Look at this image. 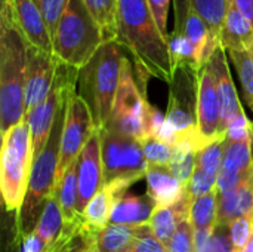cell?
<instances>
[{
    "instance_id": "30bf717a",
    "label": "cell",
    "mask_w": 253,
    "mask_h": 252,
    "mask_svg": "<svg viewBox=\"0 0 253 252\" xmlns=\"http://www.w3.org/2000/svg\"><path fill=\"white\" fill-rule=\"evenodd\" d=\"M77 79H79V70L59 61L55 82L52 85L49 95L39 107H36L30 114H27L25 120L28 122L31 131L33 160L43 150L50 135L59 107L67 101L68 95L76 91Z\"/></svg>"
},
{
    "instance_id": "8d00e7d4",
    "label": "cell",
    "mask_w": 253,
    "mask_h": 252,
    "mask_svg": "<svg viewBox=\"0 0 253 252\" xmlns=\"http://www.w3.org/2000/svg\"><path fill=\"white\" fill-rule=\"evenodd\" d=\"M95 230H90L82 224L80 230L59 252H96L95 248Z\"/></svg>"
},
{
    "instance_id": "4fadbf2b",
    "label": "cell",
    "mask_w": 253,
    "mask_h": 252,
    "mask_svg": "<svg viewBox=\"0 0 253 252\" xmlns=\"http://www.w3.org/2000/svg\"><path fill=\"white\" fill-rule=\"evenodd\" d=\"M59 59L49 52L28 46V64L25 80V117L49 95L55 82Z\"/></svg>"
},
{
    "instance_id": "cb8c5ba5",
    "label": "cell",
    "mask_w": 253,
    "mask_h": 252,
    "mask_svg": "<svg viewBox=\"0 0 253 252\" xmlns=\"http://www.w3.org/2000/svg\"><path fill=\"white\" fill-rule=\"evenodd\" d=\"M117 195L110 189L108 186H104L87 203L86 209L82 214L83 224L89 227L90 230L99 232L105 226L110 224L111 211L114 206V202L117 201Z\"/></svg>"
},
{
    "instance_id": "603a6c76",
    "label": "cell",
    "mask_w": 253,
    "mask_h": 252,
    "mask_svg": "<svg viewBox=\"0 0 253 252\" xmlns=\"http://www.w3.org/2000/svg\"><path fill=\"white\" fill-rule=\"evenodd\" d=\"M246 215H253V178L234 193L219 198L216 224L230 226Z\"/></svg>"
},
{
    "instance_id": "5b68a950",
    "label": "cell",
    "mask_w": 253,
    "mask_h": 252,
    "mask_svg": "<svg viewBox=\"0 0 253 252\" xmlns=\"http://www.w3.org/2000/svg\"><path fill=\"white\" fill-rule=\"evenodd\" d=\"M165 119L141 92L135 79L133 64L126 58L113 111L104 129L133 137L142 143L147 138L157 137Z\"/></svg>"
},
{
    "instance_id": "7c38bea8",
    "label": "cell",
    "mask_w": 253,
    "mask_h": 252,
    "mask_svg": "<svg viewBox=\"0 0 253 252\" xmlns=\"http://www.w3.org/2000/svg\"><path fill=\"white\" fill-rule=\"evenodd\" d=\"M0 15L6 16L16 27L28 46L53 53L50 33L33 0L1 1Z\"/></svg>"
},
{
    "instance_id": "4dcf8cb0",
    "label": "cell",
    "mask_w": 253,
    "mask_h": 252,
    "mask_svg": "<svg viewBox=\"0 0 253 252\" xmlns=\"http://www.w3.org/2000/svg\"><path fill=\"white\" fill-rule=\"evenodd\" d=\"M142 150L148 165L157 166H169L172 159L173 144L166 143L157 137H151L142 141Z\"/></svg>"
},
{
    "instance_id": "5bb4252c",
    "label": "cell",
    "mask_w": 253,
    "mask_h": 252,
    "mask_svg": "<svg viewBox=\"0 0 253 252\" xmlns=\"http://www.w3.org/2000/svg\"><path fill=\"white\" fill-rule=\"evenodd\" d=\"M79 178V203L77 212L82 217L92 198L104 187L102 172V151H101V131L96 129L77 160Z\"/></svg>"
},
{
    "instance_id": "ac0fdd59",
    "label": "cell",
    "mask_w": 253,
    "mask_h": 252,
    "mask_svg": "<svg viewBox=\"0 0 253 252\" xmlns=\"http://www.w3.org/2000/svg\"><path fill=\"white\" fill-rule=\"evenodd\" d=\"M147 195L159 206H170L179 202L187 189L170 174L169 166L148 165L147 168Z\"/></svg>"
},
{
    "instance_id": "44dd1931",
    "label": "cell",
    "mask_w": 253,
    "mask_h": 252,
    "mask_svg": "<svg viewBox=\"0 0 253 252\" xmlns=\"http://www.w3.org/2000/svg\"><path fill=\"white\" fill-rule=\"evenodd\" d=\"M191 203L193 201L188 198L185 192V196L179 202L170 206H159L154 209L148 226L160 242L168 245V242L176 232L178 226L190 218Z\"/></svg>"
},
{
    "instance_id": "d6986e66",
    "label": "cell",
    "mask_w": 253,
    "mask_h": 252,
    "mask_svg": "<svg viewBox=\"0 0 253 252\" xmlns=\"http://www.w3.org/2000/svg\"><path fill=\"white\" fill-rule=\"evenodd\" d=\"M221 48L225 52L253 49V24L237 9L233 0H228L221 31Z\"/></svg>"
},
{
    "instance_id": "7402d4cb",
    "label": "cell",
    "mask_w": 253,
    "mask_h": 252,
    "mask_svg": "<svg viewBox=\"0 0 253 252\" xmlns=\"http://www.w3.org/2000/svg\"><path fill=\"white\" fill-rule=\"evenodd\" d=\"M144 226L108 224L95 235L96 252H132Z\"/></svg>"
},
{
    "instance_id": "60d3db41",
    "label": "cell",
    "mask_w": 253,
    "mask_h": 252,
    "mask_svg": "<svg viewBox=\"0 0 253 252\" xmlns=\"http://www.w3.org/2000/svg\"><path fill=\"white\" fill-rule=\"evenodd\" d=\"M237 9L253 24V0H233Z\"/></svg>"
},
{
    "instance_id": "f35d334b",
    "label": "cell",
    "mask_w": 253,
    "mask_h": 252,
    "mask_svg": "<svg viewBox=\"0 0 253 252\" xmlns=\"http://www.w3.org/2000/svg\"><path fill=\"white\" fill-rule=\"evenodd\" d=\"M148 7L156 19V24L162 34L169 39V31H168V13L170 7V0H147Z\"/></svg>"
},
{
    "instance_id": "484cf974",
    "label": "cell",
    "mask_w": 253,
    "mask_h": 252,
    "mask_svg": "<svg viewBox=\"0 0 253 252\" xmlns=\"http://www.w3.org/2000/svg\"><path fill=\"white\" fill-rule=\"evenodd\" d=\"M199 147L193 141H178L173 144L169 163L170 174L187 189L196 168V153Z\"/></svg>"
},
{
    "instance_id": "74e56055",
    "label": "cell",
    "mask_w": 253,
    "mask_h": 252,
    "mask_svg": "<svg viewBox=\"0 0 253 252\" xmlns=\"http://www.w3.org/2000/svg\"><path fill=\"white\" fill-rule=\"evenodd\" d=\"M132 252H168V248L163 242H160L156 238L150 226H144L138 235Z\"/></svg>"
},
{
    "instance_id": "277c9868",
    "label": "cell",
    "mask_w": 253,
    "mask_h": 252,
    "mask_svg": "<svg viewBox=\"0 0 253 252\" xmlns=\"http://www.w3.org/2000/svg\"><path fill=\"white\" fill-rule=\"evenodd\" d=\"M65 113H67V101L59 107L56 113L50 135L43 150L33 160L27 193L19 211L16 212V235L18 239L21 241H24L25 238H28L36 232L46 201L55 190Z\"/></svg>"
},
{
    "instance_id": "9c48e42d",
    "label": "cell",
    "mask_w": 253,
    "mask_h": 252,
    "mask_svg": "<svg viewBox=\"0 0 253 252\" xmlns=\"http://www.w3.org/2000/svg\"><path fill=\"white\" fill-rule=\"evenodd\" d=\"M199 71L188 64L175 67L173 77L169 83L166 122L175 134V143L193 141L202 149L197 122Z\"/></svg>"
},
{
    "instance_id": "ab89813d",
    "label": "cell",
    "mask_w": 253,
    "mask_h": 252,
    "mask_svg": "<svg viewBox=\"0 0 253 252\" xmlns=\"http://www.w3.org/2000/svg\"><path fill=\"white\" fill-rule=\"evenodd\" d=\"M252 137V122L248 119L246 113L237 116L227 129V140L239 141Z\"/></svg>"
},
{
    "instance_id": "2e32d148",
    "label": "cell",
    "mask_w": 253,
    "mask_h": 252,
    "mask_svg": "<svg viewBox=\"0 0 253 252\" xmlns=\"http://www.w3.org/2000/svg\"><path fill=\"white\" fill-rule=\"evenodd\" d=\"M215 83H216V91H218V98L221 104V123H219V135L227 138V129L230 123L240 114L245 113L242 102L239 100L237 89L234 86L228 61H227V52L219 46L212 58L208 62Z\"/></svg>"
},
{
    "instance_id": "8fae6325",
    "label": "cell",
    "mask_w": 253,
    "mask_h": 252,
    "mask_svg": "<svg viewBox=\"0 0 253 252\" xmlns=\"http://www.w3.org/2000/svg\"><path fill=\"white\" fill-rule=\"evenodd\" d=\"M96 131L92 114L86 105V102L80 98L77 91L70 94L67 100V113L62 129L61 140V154H59V166L56 174V186L61 183L64 174L68 168L79 159L84 146L90 140L92 134ZM55 192V190H53Z\"/></svg>"
},
{
    "instance_id": "4316f807",
    "label": "cell",
    "mask_w": 253,
    "mask_h": 252,
    "mask_svg": "<svg viewBox=\"0 0 253 252\" xmlns=\"http://www.w3.org/2000/svg\"><path fill=\"white\" fill-rule=\"evenodd\" d=\"M218 206L219 196L216 190L194 199L190 209V223L193 224L194 230L213 229L218 221Z\"/></svg>"
},
{
    "instance_id": "9a60e30c",
    "label": "cell",
    "mask_w": 253,
    "mask_h": 252,
    "mask_svg": "<svg viewBox=\"0 0 253 252\" xmlns=\"http://www.w3.org/2000/svg\"><path fill=\"white\" fill-rule=\"evenodd\" d=\"M197 122L202 147L225 138L219 135L221 104L218 98L216 83L209 65H203L199 71V98H197Z\"/></svg>"
},
{
    "instance_id": "52a82bcc",
    "label": "cell",
    "mask_w": 253,
    "mask_h": 252,
    "mask_svg": "<svg viewBox=\"0 0 253 252\" xmlns=\"http://www.w3.org/2000/svg\"><path fill=\"white\" fill-rule=\"evenodd\" d=\"M33 166L31 131L27 120L1 135L0 189L6 211H19Z\"/></svg>"
},
{
    "instance_id": "ffe728a7",
    "label": "cell",
    "mask_w": 253,
    "mask_h": 252,
    "mask_svg": "<svg viewBox=\"0 0 253 252\" xmlns=\"http://www.w3.org/2000/svg\"><path fill=\"white\" fill-rule=\"evenodd\" d=\"M156 203L148 195H125L114 202L110 224L122 226H148Z\"/></svg>"
},
{
    "instance_id": "f546056e",
    "label": "cell",
    "mask_w": 253,
    "mask_h": 252,
    "mask_svg": "<svg viewBox=\"0 0 253 252\" xmlns=\"http://www.w3.org/2000/svg\"><path fill=\"white\" fill-rule=\"evenodd\" d=\"M231 62L237 70V76L245 94V100L253 113V49L252 50H228Z\"/></svg>"
},
{
    "instance_id": "1f68e13d",
    "label": "cell",
    "mask_w": 253,
    "mask_h": 252,
    "mask_svg": "<svg viewBox=\"0 0 253 252\" xmlns=\"http://www.w3.org/2000/svg\"><path fill=\"white\" fill-rule=\"evenodd\" d=\"M168 252H196L194 247V227L190 223V218L182 221L170 241L166 245Z\"/></svg>"
},
{
    "instance_id": "d4e9b609",
    "label": "cell",
    "mask_w": 253,
    "mask_h": 252,
    "mask_svg": "<svg viewBox=\"0 0 253 252\" xmlns=\"http://www.w3.org/2000/svg\"><path fill=\"white\" fill-rule=\"evenodd\" d=\"M221 169L230 172H240V174H253V156H252V137L230 141L225 138V149H224V159Z\"/></svg>"
},
{
    "instance_id": "d590c367",
    "label": "cell",
    "mask_w": 253,
    "mask_h": 252,
    "mask_svg": "<svg viewBox=\"0 0 253 252\" xmlns=\"http://www.w3.org/2000/svg\"><path fill=\"white\" fill-rule=\"evenodd\" d=\"M230 230H231V239L236 247V251L242 252L246 248L253 235V215L237 218L230 224Z\"/></svg>"
},
{
    "instance_id": "6da1fadb",
    "label": "cell",
    "mask_w": 253,
    "mask_h": 252,
    "mask_svg": "<svg viewBox=\"0 0 253 252\" xmlns=\"http://www.w3.org/2000/svg\"><path fill=\"white\" fill-rule=\"evenodd\" d=\"M116 42L130 53L135 73L170 83L175 65L169 39L159 30L147 0H119Z\"/></svg>"
},
{
    "instance_id": "ba28073f",
    "label": "cell",
    "mask_w": 253,
    "mask_h": 252,
    "mask_svg": "<svg viewBox=\"0 0 253 252\" xmlns=\"http://www.w3.org/2000/svg\"><path fill=\"white\" fill-rule=\"evenodd\" d=\"M101 151L104 186L113 189L117 198L147 175L148 162L139 140L101 129Z\"/></svg>"
},
{
    "instance_id": "e0dca14e",
    "label": "cell",
    "mask_w": 253,
    "mask_h": 252,
    "mask_svg": "<svg viewBox=\"0 0 253 252\" xmlns=\"http://www.w3.org/2000/svg\"><path fill=\"white\" fill-rule=\"evenodd\" d=\"M34 233L40 238L44 247L52 252H59L73 239L65 235V220L62 215L58 193H52L46 201Z\"/></svg>"
},
{
    "instance_id": "f1b7e54d",
    "label": "cell",
    "mask_w": 253,
    "mask_h": 252,
    "mask_svg": "<svg viewBox=\"0 0 253 252\" xmlns=\"http://www.w3.org/2000/svg\"><path fill=\"white\" fill-rule=\"evenodd\" d=\"M188 1L208 24L212 36L221 43V31L228 7V0H188Z\"/></svg>"
},
{
    "instance_id": "3957f363",
    "label": "cell",
    "mask_w": 253,
    "mask_h": 252,
    "mask_svg": "<svg viewBox=\"0 0 253 252\" xmlns=\"http://www.w3.org/2000/svg\"><path fill=\"white\" fill-rule=\"evenodd\" d=\"M123 46L116 40L104 42L92 59L79 70L77 88L86 102L96 129H104L116 101L125 59Z\"/></svg>"
},
{
    "instance_id": "e575fe53",
    "label": "cell",
    "mask_w": 253,
    "mask_h": 252,
    "mask_svg": "<svg viewBox=\"0 0 253 252\" xmlns=\"http://www.w3.org/2000/svg\"><path fill=\"white\" fill-rule=\"evenodd\" d=\"M202 252H237L231 239L230 226L216 224L209 238V242Z\"/></svg>"
},
{
    "instance_id": "83f0119b",
    "label": "cell",
    "mask_w": 253,
    "mask_h": 252,
    "mask_svg": "<svg viewBox=\"0 0 253 252\" xmlns=\"http://www.w3.org/2000/svg\"><path fill=\"white\" fill-rule=\"evenodd\" d=\"M83 3L99 25L104 40H116L119 0H83Z\"/></svg>"
},
{
    "instance_id": "7a4b0ae2",
    "label": "cell",
    "mask_w": 253,
    "mask_h": 252,
    "mask_svg": "<svg viewBox=\"0 0 253 252\" xmlns=\"http://www.w3.org/2000/svg\"><path fill=\"white\" fill-rule=\"evenodd\" d=\"M28 45L16 27L0 15V132L25 120Z\"/></svg>"
},
{
    "instance_id": "d6a6232c",
    "label": "cell",
    "mask_w": 253,
    "mask_h": 252,
    "mask_svg": "<svg viewBox=\"0 0 253 252\" xmlns=\"http://www.w3.org/2000/svg\"><path fill=\"white\" fill-rule=\"evenodd\" d=\"M37 9L40 10L47 30L50 33V37H53V33L56 30V25L59 22V18L64 12L67 0H33Z\"/></svg>"
},
{
    "instance_id": "7bdbcfd3",
    "label": "cell",
    "mask_w": 253,
    "mask_h": 252,
    "mask_svg": "<svg viewBox=\"0 0 253 252\" xmlns=\"http://www.w3.org/2000/svg\"><path fill=\"white\" fill-rule=\"evenodd\" d=\"M1 1H6V0H1Z\"/></svg>"
},
{
    "instance_id": "8992f818",
    "label": "cell",
    "mask_w": 253,
    "mask_h": 252,
    "mask_svg": "<svg viewBox=\"0 0 253 252\" xmlns=\"http://www.w3.org/2000/svg\"><path fill=\"white\" fill-rule=\"evenodd\" d=\"M104 36L83 0H67L52 37L53 55L80 70L104 43Z\"/></svg>"
},
{
    "instance_id": "b9f144b4",
    "label": "cell",
    "mask_w": 253,
    "mask_h": 252,
    "mask_svg": "<svg viewBox=\"0 0 253 252\" xmlns=\"http://www.w3.org/2000/svg\"><path fill=\"white\" fill-rule=\"evenodd\" d=\"M242 252H253V235H252V238H251V241L248 242L246 248H245Z\"/></svg>"
},
{
    "instance_id": "836d02e7",
    "label": "cell",
    "mask_w": 253,
    "mask_h": 252,
    "mask_svg": "<svg viewBox=\"0 0 253 252\" xmlns=\"http://www.w3.org/2000/svg\"><path fill=\"white\" fill-rule=\"evenodd\" d=\"M253 174H240V172H230L221 169L218 174V181H216V193L218 196H227L239 190L243 184H246L249 180H252Z\"/></svg>"
}]
</instances>
